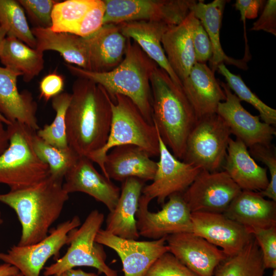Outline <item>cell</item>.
<instances>
[{
    "mask_svg": "<svg viewBox=\"0 0 276 276\" xmlns=\"http://www.w3.org/2000/svg\"><path fill=\"white\" fill-rule=\"evenodd\" d=\"M0 61L6 67L31 81L44 68L43 53L31 48L12 36H7L0 52Z\"/></svg>",
    "mask_w": 276,
    "mask_h": 276,
    "instance_id": "cell-30",
    "label": "cell"
},
{
    "mask_svg": "<svg viewBox=\"0 0 276 276\" xmlns=\"http://www.w3.org/2000/svg\"><path fill=\"white\" fill-rule=\"evenodd\" d=\"M105 12L103 0H98L96 4L86 13L78 25L75 35L82 38L90 37L102 27Z\"/></svg>",
    "mask_w": 276,
    "mask_h": 276,
    "instance_id": "cell-41",
    "label": "cell"
},
{
    "mask_svg": "<svg viewBox=\"0 0 276 276\" xmlns=\"http://www.w3.org/2000/svg\"><path fill=\"white\" fill-rule=\"evenodd\" d=\"M220 85L226 98L218 104L216 113L224 120L231 134L248 148L258 144H271L276 135L273 126L261 122L259 116H253L247 111L226 83L221 82Z\"/></svg>",
    "mask_w": 276,
    "mask_h": 276,
    "instance_id": "cell-15",
    "label": "cell"
},
{
    "mask_svg": "<svg viewBox=\"0 0 276 276\" xmlns=\"http://www.w3.org/2000/svg\"><path fill=\"white\" fill-rule=\"evenodd\" d=\"M7 276H24V275H22V274L21 273L19 272H18L17 273L13 274L7 275Z\"/></svg>",
    "mask_w": 276,
    "mask_h": 276,
    "instance_id": "cell-51",
    "label": "cell"
},
{
    "mask_svg": "<svg viewBox=\"0 0 276 276\" xmlns=\"http://www.w3.org/2000/svg\"><path fill=\"white\" fill-rule=\"evenodd\" d=\"M63 180L50 175L32 186L0 194V202L15 211L21 224L18 245L35 244L48 235L69 198Z\"/></svg>",
    "mask_w": 276,
    "mask_h": 276,
    "instance_id": "cell-2",
    "label": "cell"
},
{
    "mask_svg": "<svg viewBox=\"0 0 276 276\" xmlns=\"http://www.w3.org/2000/svg\"><path fill=\"white\" fill-rule=\"evenodd\" d=\"M3 223V219L2 217V214H1V213L0 212V226H1V225Z\"/></svg>",
    "mask_w": 276,
    "mask_h": 276,
    "instance_id": "cell-52",
    "label": "cell"
},
{
    "mask_svg": "<svg viewBox=\"0 0 276 276\" xmlns=\"http://www.w3.org/2000/svg\"><path fill=\"white\" fill-rule=\"evenodd\" d=\"M0 26L7 30V36L15 37L35 49L36 39L28 25L25 12L17 1L0 0Z\"/></svg>",
    "mask_w": 276,
    "mask_h": 276,
    "instance_id": "cell-34",
    "label": "cell"
},
{
    "mask_svg": "<svg viewBox=\"0 0 276 276\" xmlns=\"http://www.w3.org/2000/svg\"><path fill=\"white\" fill-rule=\"evenodd\" d=\"M80 225L79 217L75 216L50 231L49 235L35 244L14 245L6 252H0V260L16 267L24 276H39L50 258H59L61 248L68 245L69 233Z\"/></svg>",
    "mask_w": 276,
    "mask_h": 276,
    "instance_id": "cell-10",
    "label": "cell"
},
{
    "mask_svg": "<svg viewBox=\"0 0 276 276\" xmlns=\"http://www.w3.org/2000/svg\"><path fill=\"white\" fill-rule=\"evenodd\" d=\"M53 276H98V273L86 272L80 269H70Z\"/></svg>",
    "mask_w": 276,
    "mask_h": 276,
    "instance_id": "cell-47",
    "label": "cell"
},
{
    "mask_svg": "<svg viewBox=\"0 0 276 276\" xmlns=\"http://www.w3.org/2000/svg\"><path fill=\"white\" fill-rule=\"evenodd\" d=\"M264 1L261 0H237L234 5L236 9L240 12L241 20L245 25L246 19H252L257 17L260 7Z\"/></svg>",
    "mask_w": 276,
    "mask_h": 276,
    "instance_id": "cell-45",
    "label": "cell"
},
{
    "mask_svg": "<svg viewBox=\"0 0 276 276\" xmlns=\"http://www.w3.org/2000/svg\"><path fill=\"white\" fill-rule=\"evenodd\" d=\"M226 2L225 0H214L205 4L203 1H196L191 8L195 17L203 26L211 42L213 54L210 63L211 68L214 72L219 64L224 62L244 70L247 67L246 62L243 59L236 60L227 56L221 45L220 32Z\"/></svg>",
    "mask_w": 276,
    "mask_h": 276,
    "instance_id": "cell-29",
    "label": "cell"
},
{
    "mask_svg": "<svg viewBox=\"0 0 276 276\" xmlns=\"http://www.w3.org/2000/svg\"><path fill=\"white\" fill-rule=\"evenodd\" d=\"M223 214L250 233L276 226V202L259 192L241 191Z\"/></svg>",
    "mask_w": 276,
    "mask_h": 276,
    "instance_id": "cell-25",
    "label": "cell"
},
{
    "mask_svg": "<svg viewBox=\"0 0 276 276\" xmlns=\"http://www.w3.org/2000/svg\"><path fill=\"white\" fill-rule=\"evenodd\" d=\"M32 143L38 157L48 165L50 175L55 178L64 179L66 173L80 157L69 146L61 149L47 143L36 132L33 135Z\"/></svg>",
    "mask_w": 276,
    "mask_h": 276,
    "instance_id": "cell-33",
    "label": "cell"
},
{
    "mask_svg": "<svg viewBox=\"0 0 276 276\" xmlns=\"http://www.w3.org/2000/svg\"><path fill=\"white\" fill-rule=\"evenodd\" d=\"M199 22L191 10L180 23L169 27L162 38V44L168 62L181 83L197 62L193 33Z\"/></svg>",
    "mask_w": 276,
    "mask_h": 276,
    "instance_id": "cell-21",
    "label": "cell"
},
{
    "mask_svg": "<svg viewBox=\"0 0 276 276\" xmlns=\"http://www.w3.org/2000/svg\"><path fill=\"white\" fill-rule=\"evenodd\" d=\"M252 157L265 164L269 170L270 178L267 187L259 192L264 197L276 202V154L275 149L271 144H258L249 148Z\"/></svg>",
    "mask_w": 276,
    "mask_h": 276,
    "instance_id": "cell-37",
    "label": "cell"
},
{
    "mask_svg": "<svg viewBox=\"0 0 276 276\" xmlns=\"http://www.w3.org/2000/svg\"><path fill=\"white\" fill-rule=\"evenodd\" d=\"M98 0H66L58 1L52 12V26L55 32L76 33L80 21Z\"/></svg>",
    "mask_w": 276,
    "mask_h": 276,
    "instance_id": "cell-32",
    "label": "cell"
},
{
    "mask_svg": "<svg viewBox=\"0 0 276 276\" xmlns=\"http://www.w3.org/2000/svg\"><path fill=\"white\" fill-rule=\"evenodd\" d=\"M241 191L225 171L201 170L182 196L191 213H223Z\"/></svg>",
    "mask_w": 276,
    "mask_h": 276,
    "instance_id": "cell-12",
    "label": "cell"
},
{
    "mask_svg": "<svg viewBox=\"0 0 276 276\" xmlns=\"http://www.w3.org/2000/svg\"><path fill=\"white\" fill-rule=\"evenodd\" d=\"M145 276H198L169 251L159 257Z\"/></svg>",
    "mask_w": 276,
    "mask_h": 276,
    "instance_id": "cell-39",
    "label": "cell"
},
{
    "mask_svg": "<svg viewBox=\"0 0 276 276\" xmlns=\"http://www.w3.org/2000/svg\"><path fill=\"white\" fill-rule=\"evenodd\" d=\"M220 74L225 79L230 89L241 101L252 105L258 111L260 117L264 123L271 125L276 124V110L264 103L244 82L240 75L231 72L223 63L217 66Z\"/></svg>",
    "mask_w": 276,
    "mask_h": 276,
    "instance_id": "cell-36",
    "label": "cell"
},
{
    "mask_svg": "<svg viewBox=\"0 0 276 276\" xmlns=\"http://www.w3.org/2000/svg\"><path fill=\"white\" fill-rule=\"evenodd\" d=\"M242 191L260 192L267 186V169L258 165L247 146L239 139L231 138L222 167Z\"/></svg>",
    "mask_w": 276,
    "mask_h": 276,
    "instance_id": "cell-24",
    "label": "cell"
},
{
    "mask_svg": "<svg viewBox=\"0 0 276 276\" xmlns=\"http://www.w3.org/2000/svg\"><path fill=\"white\" fill-rule=\"evenodd\" d=\"M231 135L217 113L198 119L190 132L181 160L209 172L223 167Z\"/></svg>",
    "mask_w": 276,
    "mask_h": 276,
    "instance_id": "cell-8",
    "label": "cell"
},
{
    "mask_svg": "<svg viewBox=\"0 0 276 276\" xmlns=\"http://www.w3.org/2000/svg\"><path fill=\"white\" fill-rule=\"evenodd\" d=\"M64 179L63 189L68 194L85 193L104 204L109 212L115 208L120 196V188L100 174L88 158L80 156L66 173Z\"/></svg>",
    "mask_w": 276,
    "mask_h": 276,
    "instance_id": "cell-18",
    "label": "cell"
},
{
    "mask_svg": "<svg viewBox=\"0 0 276 276\" xmlns=\"http://www.w3.org/2000/svg\"><path fill=\"white\" fill-rule=\"evenodd\" d=\"M87 45L89 71H111L123 60L128 38L115 24H105L95 34L84 38Z\"/></svg>",
    "mask_w": 276,
    "mask_h": 276,
    "instance_id": "cell-23",
    "label": "cell"
},
{
    "mask_svg": "<svg viewBox=\"0 0 276 276\" xmlns=\"http://www.w3.org/2000/svg\"><path fill=\"white\" fill-rule=\"evenodd\" d=\"M144 149L133 145L114 147L107 153L104 163V176L122 182L129 178L144 182L152 181L157 162Z\"/></svg>",
    "mask_w": 276,
    "mask_h": 276,
    "instance_id": "cell-19",
    "label": "cell"
},
{
    "mask_svg": "<svg viewBox=\"0 0 276 276\" xmlns=\"http://www.w3.org/2000/svg\"><path fill=\"white\" fill-rule=\"evenodd\" d=\"M192 233L219 247L227 257L240 252L254 238L245 227L223 213H191Z\"/></svg>",
    "mask_w": 276,
    "mask_h": 276,
    "instance_id": "cell-16",
    "label": "cell"
},
{
    "mask_svg": "<svg viewBox=\"0 0 276 276\" xmlns=\"http://www.w3.org/2000/svg\"><path fill=\"white\" fill-rule=\"evenodd\" d=\"M96 241L116 252L122 263L124 276H145L155 261L169 251L166 237L151 241H137L120 238L101 228Z\"/></svg>",
    "mask_w": 276,
    "mask_h": 276,
    "instance_id": "cell-14",
    "label": "cell"
},
{
    "mask_svg": "<svg viewBox=\"0 0 276 276\" xmlns=\"http://www.w3.org/2000/svg\"><path fill=\"white\" fill-rule=\"evenodd\" d=\"M150 85L152 117L161 139L178 159L182 160L187 138L197 119L181 86L157 66Z\"/></svg>",
    "mask_w": 276,
    "mask_h": 276,
    "instance_id": "cell-4",
    "label": "cell"
},
{
    "mask_svg": "<svg viewBox=\"0 0 276 276\" xmlns=\"http://www.w3.org/2000/svg\"><path fill=\"white\" fill-rule=\"evenodd\" d=\"M34 27L50 28L52 26V12L58 1L18 0Z\"/></svg>",
    "mask_w": 276,
    "mask_h": 276,
    "instance_id": "cell-38",
    "label": "cell"
},
{
    "mask_svg": "<svg viewBox=\"0 0 276 276\" xmlns=\"http://www.w3.org/2000/svg\"><path fill=\"white\" fill-rule=\"evenodd\" d=\"M0 120L7 126L11 124V123L8 121L2 114L0 113Z\"/></svg>",
    "mask_w": 276,
    "mask_h": 276,
    "instance_id": "cell-50",
    "label": "cell"
},
{
    "mask_svg": "<svg viewBox=\"0 0 276 276\" xmlns=\"http://www.w3.org/2000/svg\"><path fill=\"white\" fill-rule=\"evenodd\" d=\"M20 75L0 66V113L11 123L18 122L34 131L39 130L37 105L28 90L19 92L17 77Z\"/></svg>",
    "mask_w": 276,
    "mask_h": 276,
    "instance_id": "cell-22",
    "label": "cell"
},
{
    "mask_svg": "<svg viewBox=\"0 0 276 276\" xmlns=\"http://www.w3.org/2000/svg\"><path fill=\"white\" fill-rule=\"evenodd\" d=\"M71 99V94L64 92L52 99V106L56 112L52 123L45 125L36 132L47 143L58 148L68 147L65 131V116Z\"/></svg>",
    "mask_w": 276,
    "mask_h": 276,
    "instance_id": "cell-35",
    "label": "cell"
},
{
    "mask_svg": "<svg viewBox=\"0 0 276 276\" xmlns=\"http://www.w3.org/2000/svg\"><path fill=\"white\" fill-rule=\"evenodd\" d=\"M122 183L118 201L107 215L105 229L120 238L137 240L140 236L135 216L145 182L131 177Z\"/></svg>",
    "mask_w": 276,
    "mask_h": 276,
    "instance_id": "cell-26",
    "label": "cell"
},
{
    "mask_svg": "<svg viewBox=\"0 0 276 276\" xmlns=\"http://www.w3.org/2000/svg\"><path fill=\"white\" fill-rule=\"evenodd\" d=\"M64 79L56 72L45 76L39 83L40 97L48 101L63 91Z\"/></svg>",
    "mask_w": 276,
    "mask_h": 276,
    "instance_id": "cell-44",
    "label": "cell"
},
{
    "mask_svg": "<svg viewBox=\"0 0 276 276\" xmlns=\"http://www.w3.org/2000/svg\"><path fill=\"white\" fill-rule=\"evenodd\" d=\"M193 44L197 62L205 63L210 60L213 54L212 43L200 22L194 30Z\"/></svg>",
    "mask_w": 276,
    "mask_h": 276,
    "instance_id": "cell-42",
    "label": "cell"
},
{
    "mask_svg": "<svg viewBox=\"0 0 276 276\" xmlns=\"http://www.w3.org/2000/svg\"><path fill=\"white\" fill-rule=\"evenodd\" d=\"M265 270L261 250L253 238L240 252L223 261L213 276H263Z\"/></svg>",
    "mask_w": 276,
    "mask_h": 276,
    "instance_id": "cell-31",
    "label": "cell"
},
{
    "mask_svg": "<svg viewBox=\"0 0 276 276\" xmlns=\"http://www.w3.org/2000/svg\"><path fill=\"white\" fill-rule=\"evenodd\" d=\"M169 252L198 276H213L228 257L222 250L192 232L166 237Z\"/></svg>",
    "mask_w": 276,
    "mask_h": 276,
    "instance_id": "cell-17",
    "label": "cell"
},
{
    "mask_svg": "<svg viewBox=\"0 0 276 276\" xmlns=\"http://www.w3.org/2000/svg\"><path fill=\"white\" fill-rule=\"evenodd\" d=\"M4 124L0 120V155L8 148L9 144L8 133Z\"/></svg>",
    "mask_w": 276,
    "mask_h": 276,
    "instance_id": "cell-46",
    "label": "cell"
},
{
    "mask_svg": "<svg viewBox=\"0 0 276 276\" xmlns=\"http://www.w3.org/2000/svg\"><path fill=\"white\" fill-rule=\"evenodd\" d=\"M251 233L261 250L265 269H276V226Z\"/></svg>",
    "mask_w": 276,
    "mask_h": 276,
    "instance_id": "cell-40",
    "label": "cell"
},
{
    "mask_svg": "<svg viewBox=\"0 0 276 276\" xmlns=\"http://www.w3.org/2000/svg\"><path fill=\"white\" fill-rule=\"evenodd\" d=\"M9 146L0 155V183L10 190L35 185L50 176L49 167L36 154L32 143L36 132L14 122L7 126Z\"/></svg>",
    "mask_w": 276,
    "mask_h": 276,
    "instance_id": "cell-6",
    "label": "cell"
},
{
    "mask_svg": "<svg viewBox=\"0 0 276 276\" xmlns=\"http://www.w3.org/2000/svg\"><path fill=\"white\" fill-rule=\"evenodd\" d=\"M15 266L6 263L0 264V276H7L19 272Z\"/></svg>",
    "mask_w": 276,
    "mask_h": 276,
    "instance_id": "cell-48",
    "label": "cell"
},
{
    "mask_svg": "<svg viewBox=\"0 0 276 276\" xmlns=\"http://www.w3.org/2000/svg\"><path fill=\"white\" fill-rule=\"evenodd\" d=\"M31 31L36 39V49L43 53L47 50L56 51L66 63L89 71V56L84 38L55 32L50 28L33 27Z\"/></svg>",
    "mask_w": 276,
    "mask_h": 276,
    "instance_id": "cell-28",
    "label": "cell"
},
{
    "mask_svg": "<svg viewBox=\"0 0 276 276\" xmlns=\"http://www.w3.org/2000/svg\"><path fill=\"white\" fill-rule=\"evenodd\" d=\"M7 35V30L0 26V52L1 51L4 41Z\"/></svg>",
    "mask_w": 276,
    "mask_h": 276,
    "instance_id": "cell-49",
    "label": "cell"
},
{
    "mask_svg": "<svg viewBox=\"0 0 276 276\" xmlns=\"http://www.w3.org/2000/svg\"><path fill=\"white\" fill-rule=\"evenodd\" d=\"M103 25L147 21L173 26L191 11L194 0H103Z\"/></svg>",
    "mask_w": 276,
    "mask_h": 276,
    "instance_id": "cell-9",
    "label": "cell"
},
{
    "mask_svg": "<svg viewBox=\"0 0 276 276\" xmlns=\"http://www.w3.org/2000/svg\"><path fill=\"white\" fill-rule=\"evenodd\" d=\"M73 75L88 79L101 86L110 98L121 95L129 98L147 121L154 124L152 117V94L150 79L158 66L135 42L128 39L125 56L114 68L97 73L66 63Z\"/></svg>",
    "mask_w": 276,
    "mask_h": 276,
    "instance_id": "cell-3",
    "label": "cell"
},
{
    "mask_svg": "<svg viewBox=\"0 0 276 276\" xmlns=\"http://www.w3.org/2000/svg\"><path fill=\"white\" fill-rule=\"evenodd\" d=\"M111 100L100 85L78 77L72 86L65 116L68 146L79 156L89 158L106 144L112 120Z\"/></svg>",
    "mask_w": 276,
    "mask_h": 276,
    "instance_id": "cell-1",
    "label": "cell"
},
{
    "mask_svg": "<svg viewBox=\"0 0 276 276\" xmlns=\"http://www.w3.org/2000/svg\"><path fill=\"white\" fill-rule=\"evenodd\" d=\"M122 33L133 39L144 53L182 87V83L170 66L162 44L163 34L170 27L164 24L147 21H133L117 24Z\"/></svg>",
    "mask_w": 276,
    "mask_h": 276,
    "instance_id": "cell-27",
    "label": "cell"
},
{
    "mask_svg": "<svg viewBox=\"0 0 276 276\" xmlns=\"http://www.w3.org/2000/svg\"><path fill=\"white\" fill-rule=\"evenodd\" d=\"M251 31H260L276 36V1H267L262 14L253 24Z\"/></svg>",
    "mask_w": 276,
    "mask_h": 276,
    "instance_id": "cell-43",
    "label": "cell"
},
{
    "mask_svg": "<svg viewBox=\"0 0 276 276\" xmlns=\"http://www.w3.org/2000/svg\"><path fill=\"white\" fill-rule=\"evenodd\" d=\"M182 88L197 120L216 113L218 104L226 98L214 72L205 63L195 64Z\"/></svg>",
    "mask_w": 276,
    "mask_h": 276,
    "instance_id": "cell-20",
    "label": "cell"
},
{
    "mask_svg": "<svg viewBox=\"0 0 276 276\" xmlns=\"http://www.w3.org/2000/svg\"><path fill=\"white\" fill-rule=\"evenodd\" d=\"M272 276H276V269H273Z\"/></svg>",
    "mask_w": 276,
    "mask_h": 276,
    "instance_id": "cell-53",
    "label": "cell"
},
{
    "mask_svg": "<svg viewBox=\"0 0 276 276\" xmlns=\"http://www.w3.org/2000/svg\"><path fill=\"white\" fill-rule=\"evenodd\" d=\"M168 199L160 210L152 212L148 210L151 200L141 195L135 216L140 236L157 240L173 234L192 232L191 212L182 194H174Z\"/></svg>",
    "mask_w": 276,
    "mask_h": 276,
    "instance_id": "cell-11",
    "label": "cell"
},
{
    "mask_svg": "<svg viewBox=\"0 0 276 276\" xmlns=\"http://www.w3.org/2000/svg\"><path fill=\"white\" fill-rule=\"evenodd\" d=\"M158 140L159 158L156 171L152 182L144 187L142 194L151 200L156 199L158 204H163L170 196L182 194L201 169L176 158L164 144L159 133Z\"/></svg>",
    "mask_w": 276,
    "mask_h": 276,
    "instance_id": "cell-13",
    "label": "cell"
},
{
    "mask_svg": "<svg viewBox=\"0 0 276 276\" xmlns=\"http://www.w3.org/2000/svg\"><path fill=\"white\" fill-rule=\"evenodd\" d=\"M111 100L112 120L107 141L88 158L96 163L104 175V163L110 150L123 145L137 146L150 156H158V133L154 124L148 122L137 107L128 97L116 95Z\"/></svg>",
    "mask_w": 276,
    "mask_h": 276,
    "instance_id": "cell-5",
    "label": "cell"
},
{
    "mask_svg": "<svg viewBox=\"0 0 276 276\" xmlns=\"http://www.w3.org/2000/svg\"><path fill=\"white\" fill-rule=\"evenodd\" d=\"M104 221V214L97 210L91 211L84 222L68 234L65 254L55 263L44 268V276H53L77 267L96 268L105 276H118V271L106 263L103 246L96 241V237Z\"/></svg>",
    "mask_w": 276,
    "mask_h": 276,
    "instance_id": "cell-7",
    "label": "cell"
}]
</instances>
